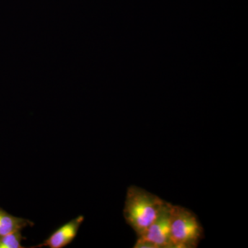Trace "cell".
<instances>
[{
  "label": "cell",
  "instance_id": "obj_1",
  "mask_svg": "<svg viewBox=\"0 0 248 248\" xmlns=\"http://www.w3.org/2000/svg\"><path fill=\"white\" fill-rule=\"evenodd\" d=\"M165 201L141 187H128L124 204V217L138 237L146 232L156 219Z\"/></svg>",
  "mask_w": 248,
  "mask_h": 248
},
{
  "label": "cell",
  "instance_id": "obj_2",
  "mask_svg": "<svg viewBox=\"0 0 248 248\" xmlns=\"http://www.w3.org/2000/svg\"><path fill=\"white\" fill-rule=\"evenodd\" d=\"M204 238L198 217L185 207L172 205L170 239L172 248H196Z\"/></svg>",
  "mask_w": 248,
  "mask_h": 248
},
{
  "label": "cell",
  "instance_id": "obj_3",
  "mask_svg": "<svg viewBox=\"0 0 248 248\" xmlns=\"http://www.w3.org/2000/svg\"><path fill=\"white\" fill-rule=\"evenodd\" d=\"M172 204L165 201L156 219L142 236L140 241L151 244L155 248H172L170 239V221Z\"/></svg>",
  "mask_w": 248,
  "mask_h": 248
},
{
  "label": "cell",
  "instance_id": "obj_4",
  "mask_svg": "<svg viewBox=\"0 0 248 248\" xmlns=\"http://www.w3.org/2000/svg\"><path fill=\"white\" fill-rule=\"evenodd\" d=\"M84 221L82 215L76 217L59 228L42 244L33 246L34 248L47 247L63 248L71 244L76 239L81 225Z\"/></svg>",
  "mask_w": 248,
  "mask_h": 248
},
{
  "label": "cell",
  "instance_id": "obj_5",
  "mask_svg": "<svg viewBox=\"0 0 248 248\" xmlns=\"http://www.w3.org/2000/svg\"><path fill=\"white\" fill-rule=\"evenodd\" d=\"M33 226V222L30 220L13 216L0 208V236L22 231L27 227Z\"/></svg>",
  "mask_w": 248,
  "mask_h": 248
},
{
  "label": "cell",
  "instance_id": "obj_6",
  "mask_svg": "<svg viewBox=\"0 0 248 248\" xmlns=\"http://www.w3.org/2000/svg\"><path fill=\"white\" fill-rule=\"evenodd\" d=\"M22 231L0 236V248H23Z\"/></svg>",
  "mask_w": 248,
  "mask_h": 248
}]
</instances>
